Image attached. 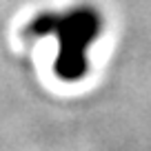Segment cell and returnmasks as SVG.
<instances>
[{
    "mask_svg": "<svg viewBox=\"0 0 151 151\" xmlns=\"http://www.w3.org/2000/svg\"><path fill=\"white\" fill-rule=\"evenodd\" d=\"M102 29V18L93 7H73L69 11H47L29 22L27 38H56L58 56L53 71L62 80L85 78L89 58L87 51L96 42Z\"/></svg>",
    "mask_w": 151,
    "mask_h": 151,
    "instance_id": "1",
    "label": "cell"
}]
</instances>
